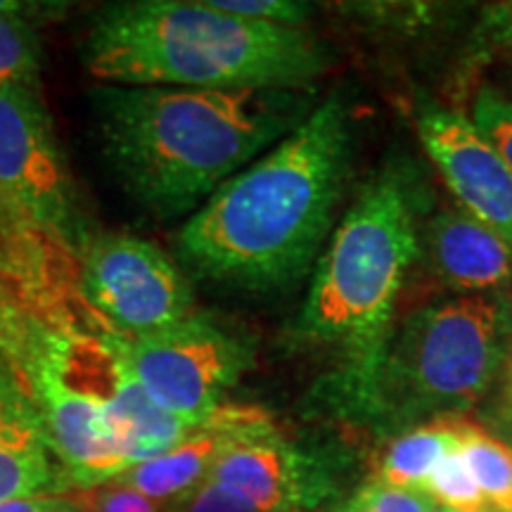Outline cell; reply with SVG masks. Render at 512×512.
<instances>
[{"label":"cell","mask_w":512,"mask_h":512,"mask_svg":"<svg viewBox=\"0 0 512 512\" xmlns=\"http://www.w3.org/2000/svg\"><path fill=\"white\" fill-rule=\"evenodd\" d=\"M349 143L347 107L335 95L190 216L178 233L183 264L247 292L299 283L328 238Z\"/></svg>","instance_id":"obj_1"},{"label":"cell","mask_w":512,"mask_h":512,"mask_svg":"<svg viewBox=\"0 0 512 512\" xmlns=\"http://www.w3.org/2000/svg\"><path fill=\"white\" fill-rule=\"evenodd\" d=\"M102 152L147 211L174 219L204 202L302 124L294 91L100 83Z\"/></svg>","instance_id":"obj_2"},{"label":"cell","mask_w":512,"mask_h":512,"mask_svg":"<svg viewBox=\"0 0 512 512\" xmlns=\"http://www.w3.org/2000/svg\"><path fill=\"white\" fill-rule=\"evenodd\" d=\"M83 64L114 86L297 91L328 60L304 29L228 15L209 0H133L95 15Z\"/></svg>","instance_id":"obj_3"},{"label":"cell","mask_w":512,"mask_h":512,"mask_svg":"<svg viewBox=\"0 0 512 512\" xmlns=\"http://www.w3.org/2000/svg\"><path fill=\"white\" fill-rule=\"evenodd\" d=\"M415 256L418 233L406 188L396 176H377L320 254L292 325L294 339L335 351L332 401L356 420L373 422L396 299Z\"/></svg>","instance_id":"obj_4"},{"label":"cell","mask_w":512,"mask_h":512,"mask_svg":"<svg viewBox=\"0 0 512 512\" xmlns=\"http://www.w3.org/2000/svg\"><path fill=\"white\" fill-rule=\"evenodd\" d=\"M510 339L508 306L486 294L418 311L389 344L373 422L406 432L441 415H463L491 392Z\"/></svg>","instance_id":"obj_5"},{"label":"cell","mask_w":512,"mask_h":512,"mask_svg":"<svg viewBox=\"0 0 512 512\" xmlns=\"http://www.w3.org/2000/svg\"><path fill=\"white\" fill-rule=\"evenodd\" d=\"M159 408L190 425H207L223 406L226 389L252 368L254 347L221 320L195 313L145 337L102 335Z\"/></svg>","instance_id":"obj_6"},{"label":"cell","mask_w":512,"mask_h":512,"mask_svg":"<svg viewBox=\"0 0 512 512\" xmlns=\"http://www.w3.org/2000/svg\"><path fill=\"white\" fill-rule=\"evenodd\" d=\"M0 214L60 245L74 235L72 181L31 81L0 83Z\"/></svg>","instance_id":"obj_7"},{"label":"cell","mask_w":512,"mask_h":512,"mask_svg":"<svg viewBox=\"0 0 512 512\" xmlns=\"http://www.w3.org/2000/svg\"><path fill=\"white\" fill-rule=\"evenodd\" d=\"M79 287L100 335L145 337L197 313L185 273L155 242L136 235L93 240L83 254Z\"/></svg>","instance_id":"obj_8"},{"label":"cell","mask_w":512,"mask_h":512,"mask_svg":"<svg viewBox=\"0 0 512 512\" xmlns=\"http://www.w3.org/2000/svg\"><path fill=\"white\" fill-rule=\"evenodd\" d=\"M209 479L259 512H313L335 494L332 467L283 437L268 413L230 434Z\"/></svg>","instance_id":"obj_9"},{"label":"cell","mask_w":512,"mask_h":512,"mask_svg":"<svg viewBox=\"0 0 512 512\" xmlns=\"http://www.w3.org/2000/svg\"><path fill=\"white\" fill-rule=\"evenodd\" d=\"M43 332V330H41ZM24 384L29 387L55 456L67 470L72 489L112 482L131 467L121 434L98 396L55 366L38 337Z\"/></svg>","instance_id":"obj_10"},{"label":"cell","mask_w":512,"mask_h":512,"mask_svg":"<svg viewBox=\"0 0 512 512\" xmlns=\"http://www.w3.org/2000/svg\"><path fill=\"white\" fill-rule=\"evenodd\" d=\"M420 140L460 211L494 230L512 249V174L472 119L451 110H427Z\"/></svg>","instance_id":"obj_11"},{"label":"cell","mask_w":512,"mask_h":512,"mask_svg":"<svg viewBox=\"0 0 512 512\" xmlns=\"http://www.w3.org/2000/svg\"><path fill=\"white\" fill-rule=\"evenodd\" d=\"M69 489L34 396L17 370L0 361V503L64 496Z\"/></svg>","instance_id":"obj_12"},{"label":"cell","mask_w":512,"mask_h":512,"mask_svg":"<svg viewBox=\"0 0 512 512\" xmlns=\"http://www.w3.org/2000/svg\"><path fill=\"white\" fill-rule=\"evenodd\" d=\"M425 240L434 271L448 287L484 294L512 280V249L465 211H439Z\"/></svg>","instance_id":"obj_13"},{"label":"cell","mask_w":512,"mask_h":512,"mask_svg":"<svg viewBox=\"0 0 512 512\" xmlns=\"http://www.w3.org/2000/svg\"><path fill=\"white\" fill-rule=\"evenodd\" d=\"M467 422L470 418L465 415H441L401 432L380 456L373 482L392 489L422 491L441 460L463 446Z\"/></svg>","instance_id":"obj_14"},{"label":"cell","mask_w":512,"mask_h":512,"mask_svg":"<svg viewBox=\"0 0 512 512\" xmlns=\"http://www.w3.org/2000/svg\"><path fill=\"white\" fill-rule=\"evenodd\" d=\"M460 451L491 512H512V446L470 420Z\"/></svg>","instance_id":"obj_15"},{"label":"cell","mask_w":512,"mask_h":512,"mask_svg":"<svg viewBox=\"0 0 512 512\" xmlns=\"http://www.w3.org/2000/svg\"><path fill=\"white\" fill-rule=\"evenodd\" d=\"M422 494L430 498L434 505H441V510L491 512L460 448L441 460L437 470L427 477Z\"/></svg>","instance_id":"obj_16"},{"label":"cell","mask_w":512,"mask_h":512,"mask_svg":"<svg viewBox=\"0 0 512 512\" xmlns=\"http://www.w3.org/2000/svg\"><path fill=\"white\" fill-rule=\"evenodd\" d=\"M41 43L24 15H0V83H36Z\"/></svg>","instance_id":"obj_17"},{"label":"cell","mask_w":512,"mask_h":512,"mask_svg":"<svg viewBox=\"0 0 512 512\" xmlns=\"http://www.w3.org/2000/svg\"><path fill=\"white\" fill-rule=\"evenodd\" d=\"M43 325L46 323H41L34 313H24L19 309L12 294L5 292L0 285V361L15 368L22 380L36 351Z\"/></svg>","instance_id":"obj_18"},{"label":"cell","mask_w":512,"mask_h":512,"mask_svg":"<svg viewBox=\"0 0 512 512\" xmlns=\"http://www.w3.org/2000/svg\"><path fill=\"white\" fill-rule=\"evenodd\" d=\"M472 124L512 174V98L498 88H482L475 98Z\"/></svg>","instance_id":"obj_19"},{"label":"cell","mask_w":512,"mask_h":512,"mask_svg":"<svg viewBox=\"0 0 512 512\" xmlns=\"http://www.w3.org/2000/svg\"><path fill=\"white\" fill-rule=\"evenodd\" d=\"M339 512H437V505L422 491L392 489L370 482L358 489Z\"/></svg>","instance_id":"obj_20"},{"label":"cell","mask_w":512,"mask_h":512,"mask_svg":"<svg viewBox=\"0 0 512 512\" xmlns=\"http://www.w3.org/2000/svg\"><path fill=\"white\" fill-rule=\"evenodd\" d=\"M209 3L228 15L294 29H302L311 15V5L297 0H209Z\"/></svg>","instance_id":"obj_21"},{"label":"cell","mask_w":512,"mask_h":512,"mask_svg":"<svg viewBox=\"0 0 512 512\" xmlns=\"http://www.w3.org/2000/svg\"><path fill=\"white\" fill-rule=\"evenodd\" d=\"M79 512H171L169 505L152 501L131 486L105 482L74 496Z\"/></svg>","instance_id":"obj_22"},{"label":"cell","mask_w":512,"mask_h":512,"mask_svg":"<svg viewBox=\"0 0 512 512\" xmlns=\"http://www.w3.org/2000/svg\"><path fill=\"white\" fill-rule=\"evenodd\" d=\"M171 512H259L252 503L245 501L240 494L226 489V486L211 482H202L190 494L178 501L169 503Z\"/></svg>","instance_id":"obj_23"},{"label":"cell","mask_w":512,"mask_h":512,"mask_svg":"<svg viewBox=\"0 0 512 512\" xmlns=\"http://www.w3.org/2000/svg\"><path fill=\"white\" fill-rule=\"evenodd\" d=\"M479 50L512 60V0L486 5L477 27Z\"/></svg>","instance_id":"obj_24"},{"label":"cell","mask_w":512,"mask_h":512,"mask_svg":"<svg viewBox=\"0 0 512 512\" xmlns=\"http://www.w3.org/2000/svg\"><path fill=\"white\" fill-rule=\"evenodd\" d=\"M496 380V392L491 394L484 420L494 437L503 439L505 444L512 446V339Z\"/></svg>","instance_id":"obj_25"},{"label":"cell","mask_w":512,"mask_h":512,"mask_svg":"<svg viewBox=\"0 0 512 512\" xmlns=\"http://www.w3.org/2000/svg\"><path fill=\"white\" fill-rule=\"evenodd\" d=\"M0 512H79V505L72 494L38 496L0 503Z\"/></svg>","instance_id":"obj_26"},{"label":"cell","mask_w":512,"mask_h":512,"mask_svg":"<svg viewBox=\"0 0 512 512\" xmlns=\"http://www.w3.org/2000/svg\"><path fill=\"white\" fill-rule=\"evenodd\" d=\"M437 512H453V510H441V508H437Z\"/></svg>","instance_id":"obj_27"}]
</instances>
